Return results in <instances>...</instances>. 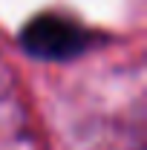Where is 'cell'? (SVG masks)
Listing matches in <instances>:
<instances>
[{
	"instance_id": "cell-1",
	"label": "cell",
	"mask_w": 147,
	"mask_h": 150,
	"mask_svg": "<svg viewBox=\"0 0 147 150\" xmlns=\"http://www.w3.org/2000/svg\"><path fill=\"white\" fill-rule=\"evenodd\" d=\"M20 46L40 61H72L90 46V32L64 15H37L23 26Z\"/></svg>"
}]
</instances>
